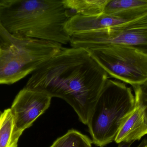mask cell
<instances>
[{"instance_id":"6da1fadb","label":"cell","mask_w":147,"mask_h":147,"mask_svg":"<svg viewBox=\"0 0 147 147\" xmlns=\"http://www.w3.org/2000/svg\"><path fill=\"white\" fill-rule=\"evenodd\" d=\"M109 78L88 50L63 47L32 74L25 87L64 100L87 125Z\"/></svg>"},{"instance_id":"7a4b0ae2","label":"cell","mask_w":147,"mask_h":147,"mask_svg":"<svg viewBox=\"0 0 147 147\" xmlns=\"http://www.w3.org/2000/svg\"><path fill=\"white\" fill-rule=\"evenodd\" d=\"M72 16L63 0H0V23L16 35L66 45Z\"/></svg>"},{"instance_id":"3957f363","label":"cell","mask_w":147,"mask_h":147,"mask_svg":"<svg viewBox=\"0 0 147 147\" xmlns=\"http://www.w3.org/2000/svg\"><path fill=\"white\" fill-rule=\"evenodd\" d=\"M63 45L13 34L0 23V85H10L32 74Z\"/></svg>"},{"instance_id":"277c9868","label":"cell","mask_w":147,"mask_h":147,"mask_svg":"<svg viewBox=\"0 0 147 147\" xmlns=\"http://www.w3.org/2000/svg\"><path fill=\"white\" fill-rule=\"evenodd\" d=\"M135 106V98L131 88L119 80L108 79L87 124L92 143L103 147L115 141Z\"/></svg>"},{"instance_id":"5b68a950","label":"cell","mask_w":147,"mask_h":147,"mask_svg":"<svg viewBox=\"0 0 147 147\" xmlns=\"http://www.w3.org/2000/svg\"><path fill=\"white\" fill-rule=\"evenodd\" d=\"M88 51L109 77L132 86L147 82L146 54L122 45H113Z\"/></svg>"},{"instance_id":"8992f818","label":"cell","mask_w":147,"mask_h":147,"mask_svg":"<svg viewBox=\"0 0 147 147\" xmlns=\"http://www.w3.org/2000/svg\"><path fill=\"white\" fill-rule=\"evenodd\" d=\"M70 44L71 47L87 50L122 45L147 54V13L116 26L74 35L71 36Z\"/></svg>"},{"instance_id":"52a82bcc","label":"cell","mask_w":147,"mask_h":147,"mask_svg":"<svg viewBox=\"0 0 147 147\" xmlns=\"http://www.w3.org/2000/svg\"><path fill=\"white\" fill-rule=\"evenodd\" d=\"M52 98L25 87L16 95L10 108L16 131L23 133L50 107Z\"/></svg>"},{"instance_id":"ba28073f","label":"cell","mask_w":147,"mask_h":147,"mask_svg":"<svg viewBox=\"0 0 147 147\" xmlns=\"http://www.w3.org/2000/svg\"><path fill=\"white\" fill-rule=\"evenodd\" d=\"M132 20L104 14L91 16L74 15L69 19L65 27L68 34L71 36L76 34L116 26Z\"/></svg>"},{"instance_id":"9c48e42d","label":"cell","mask_w":147,"mask_h":147,"mask_svg":"<svg viewBox=\"0 0 147 147\" xmlns=\"http://www.w3.org/2000/svg\"><path fill=\"white\" fill-rule=\"evenodd\" d=\"M147 134V120L143 109L135 107L119 129L115 141L117 143L134 142Z\"/></svg>"},{"instance_id":"30bf717a","label":"cell","mask_w":147,"mask_h":147,"mask_svg":"<svg viewBox=\"0 0 147 147\" xmlns=\"http://www.w3.org/2000/svg\"><path fill=\"white\" fill-rule=\"evenodd\" d=\"M147 13V0H108L103 14L132 20Z\"/></svg>"},{"instance_id":"8fae6325","label":"cell","mask_w":147,"mask_h":147,"mask_svg":"<svg viewBox=\"0 0 147 147\" xmlns=\"http://www.w3.org/2000/svg\"><path fill=\"white\" fill-rule=\"evenodd\" d=\"M22 133L16 130L14 118L10 108L5 109L0 117V147H18Z\"/></svg>"},{"instance_id":"7c38bea8","label":"cell","mask_w":147,"mask_h":147,"mask_svg":"<svg viewBox=\"0 0 147 147\" xmlns=\"http://www.w3.org/2000/svg\"><path fill=\"white\" fill-rule=\"evenodd\" d=\"M72 16H96L103 14L108 0H63Z\"/></svg>"},{"instance_id":"4fadbf2b","label":"cell","mask_w":147,"mask_h":147,"mask_svg":"<svg viewBox=\"0 0 147 147\" xmlns=\"http://www.w3.org/2000/svg\"><path fill=\"white\" fill-rule=\"evenodd\" d=\"M92 144L88 136L71 129L58 138L50 147H92Z\"/></svg>"},{"instance_id":"5bb4252c","label":"cell","mask_w":147,"mask_h":147,"mask_svg":"<svg viewBox=\"0 0 147 147\" xmlns=\"http://www.w3.org/2000/svg\"><path fill=\"white\" fill-rule=\"evenodd\" d=\"M132 87L134 91L136 104L143 109L147 120V81Z\"/></svg>"},{"instance_id":"9a60e30c","label":"cell","mask_w":147,"mask_h":147,"mask_svg":"<svg viewBox=\"0 0 147 147\" xmlns=\"http://www.w3.org/2000/svg\"><path fill=\"white\" fill-rule=\"evenodd\" d=\"M133 143V142L128 143V142H123L119 143L117 147H131V145Z\"/></svg>"},{"instance_id":"2e32d148","label":"cell","mask_w":147,"mask_h":147,"mask_svg":"<svg viewBox=\"0 0 147 147\" xmlns=\"http://www.w3.org/2000/svg\"><path fill=\"white\" fill-rule=\"evenodd\" d=\"M137 147H147V140L146 138L144 139L141 142L140 144Z\"/></svg>"},{"instance_id":"e0dca14e","label":"cell","mask_w":147,"mask_h":147,"mask_svg":"<svg viewBox=\"0 0 147 147\" xmlns=\"http://www.w3.org/2000/svg\"><path fill=\"white\" fill-rule=\"evenodd\" d=\"M2 113V112L1 111H0V117H1V115Z\"/></svg>"}]
</instances>
